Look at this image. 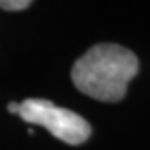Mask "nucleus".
<instances>
[{"instance_id":"obj_1","label":"nucleus","mask_w":150,"mask_h":150,"mask_svg":"<svg viewBox=\"0 0 150 150\" xmlns=\"http://www.w3.org/2000/svg\"><path fill=\"white\" fill-rule=\"evenodd\" d=\"M137 69L139 62L132 51L116 44H100L76 60L71 78L80 92L98 101L114 103L125 98Z\"/></svg>"},{"instance_id":"obj_2","label":"nucleus","mask_w":150,"mask_h":150,"mask_svg":"<svg viewBox=\"0 0 150 150\" xmlns=\"http://www.w3.org/2000/svg\"><path fill=\"white\" fill-rule=\"evenodd\" d=\"M16 114L25 123L47 128L56 139L67 145H81L91 137V125L85 117L49 100L27 98L18 103Z\"/></svg>"},{"instance_id":"obj_3","label":"nucleus","mask_w":150,"mask_h":150,"mask_svg":"<svg viewBox=\"0 0 150 150\" xmlns=\"http://www.w3.org/2000/svg\"><path fill=\"white\" fill-rule=\"evenodd\" d=\"M31 6L29 0H18V2H7V0H0V7L6 9V11H22V9H27Z\"/></svg>"},{"instance_id":"obj_4","label":"nucleus","mask_w":150,"mask_h":150,"mask_svg":"<svg viewBox=\"0 0 150 150\" xmlns=\"http://www.w3.org/2000/svg\"><path fill=\"white\" fill-rule=\"evenodd\" d=\"M7 110L11 112V114H16V112H18V103H13V101H11V103L7 105Z\"/></svg>"}]
</instances>
